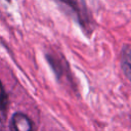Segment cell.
Returning <instances> with one entry per match:
<instances>
[{
    "mask_svg": "<svg viewBox=\"0 0 131 131\" xmlns=\"http://www.w3.org/2000/svg\"><path fill=\"white\" fill-rule=\"evenodd\" d=\"M130 47L129 45H125L122 50V69L128 79H130Z\"/></svg>",
    "mask_w": 131,
    "mask_h": 131,
    "instance_id": "3",
    "label": "cell"
},
{
    "mask_svg": "<svg viewBox=\"0 0 131 131\" xmlns=\"http://www.w3.org/2000/svg\"><path fill=\"white\" fill-rule=\"evenodd\" d=\"M6 1H7V2H10V0H6Z\"/></svg>",
    "mask_w": 131,
    "mask_h": 131,
    "instance_id": "5",
    "label": "cell"
},
{
    "mask_svg": "<svg viewBox=\"0 0 131 131\" xmlns=\"http://www.w3.org/2000/svg\"><path fill=\"white\" fill-rule=\"evenodd\" d=\"M67 14L71 15L85 31L92 30V18L85 0H52Z\"/></svg>",
    "mask_w": 131,
    "mask_h": 131,
    "instance_id": "1",
    "label": "cell"
},
{
    "mask_svg": "<svg viewBox=\"0 0 131 131\" xmlns=\"http://www.w3.org/2000/svg\"><path fill=\"white\" fill-rule=\"evenodd\" d=\"M7 103H8V96L0 81V111L5 110L7 106Z\"/></svg>",
    "mask_w": 131,
    "mask_h": 131,
    "instance_id": "4",
    "label": "cell"
},
{
    "mask_svg": "<svg viewBox=\"0 0 131 131\" xmlns=\"http://www.w3.org/2000/svg\"><path fill=\"white\" fill-rule=\"evenodd\" d=\"M11 131H33L31 120L21 113H16L12 116L10 121Z\"/></svg>",
    "mask_w": 131,
    "mask_h": 131,
    "instance_id": "2",
    "label": "cell"
}]
</instances>
